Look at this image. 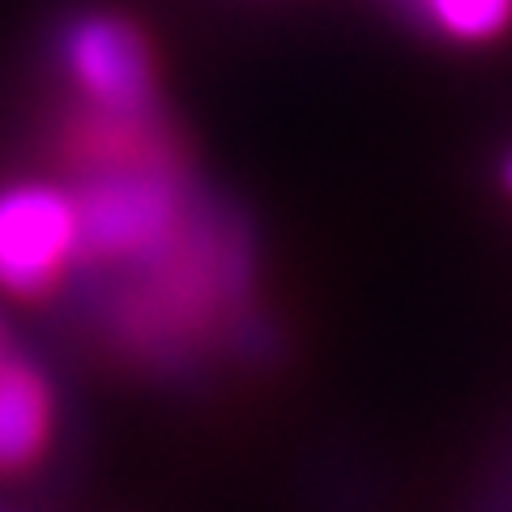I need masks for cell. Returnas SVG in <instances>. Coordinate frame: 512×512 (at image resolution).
Listing matches in <instances>:
<instances>
[{
    "mask_svg": "<svg viewBox=\"0 0 512 512\" xmlns=\"http://www.w3.org/2000/svg\"><path fill=\"white\" fill-rule=\"evenodd\" d=\"M504 184H508V192H512V158H508V167H504Z\"/></svg>",
    "mask_w": 512,
    "mask_h": 512,
    "instance_id": "obj_6",
    "label": "cell"
},
{
    "mask_svg": "<svg viewBox=\"0 0 512 512\" xmlns=\"http://www.w3.org/2000/svg\"><path fill=\"white\" fill-rule=\"evenodd\" d=\"M423 18L448 39L483 43L512 22V0H414Z\"/></svg>",
    "mask_w": 512,
    "mask_h": 512,
    "instance_id": "obj_5",
    "label": "cell"
},
{
    "mask_svg": "<svg viewBox=\"0 0 512 512\" xmlns=\"http://www.w3.org/2000/svg\"><path fill=\"white\" fill-rule=\"evenodd\" d=\"M0 359H5V342H0Z\"/></svg>",
    "mask_w": 512,
    "mask_h": 512,
    "instance_id": "obj_7",
    "label": "cell"
},
{
    "mask_svg": "<svg viewBox=\"0 0 512 512\" xmlns=\"http://www.w3.org/2000/svg\"><path fill=\"white\" fill-rule=\"evenodd\" d=\"M52 436V389L22 359H0V474L35 466Z\"/></svg>",
    "mask_w": 512,
    "mask_h": 512,
    "instance_id": "obj_4",
    "label": "cell"
},
{
    "mask_svg": "<svg viewBox=\"0 0 512 512\" xmlns=\"http://www.w3.org/2000/svg\"><path fill=\"white\" fill-rule=\"evenodd\" d=\"M77 252V197L56 184L0 188V286L9 295H43Z\"/></svg>",
    "mask_w": 512,
    "mask_h": 512,
    "instance_id": "obj_2",
    "label": "cell"
},
{
    "mask_svg": "<svg viewBox=\"0 0 512 512\" xmlns=\"http://www.w3.org/2000/svg\"><path fill=\"white\" fill-rule=\"evenodd\" d=\"M82 248L103 261H158L180 231V188L158 167L94 171L77 192Z\"/></svg>",
    "mask_w": 512,
    "mask_h": 512,
    "instance_id": "obj_1",
    "label": "cell"
},
{
    "mask_svg": "<svg viewBox=\"0 0 512 512\" xmlns=\"http://www.w3.org/2000/svg\"><path fill=\"white\" fill-rule=\"evenodd\" d=\"M64 64L73 82L111 116H137L154 94V69L141 35L120 18L94 13L64 30Z\"/></svg>",
    "mask_w": 512,
    "mask_h": 512,
    "instance_id": "obj_3",
    "label": "cell"
}]
</instances>
